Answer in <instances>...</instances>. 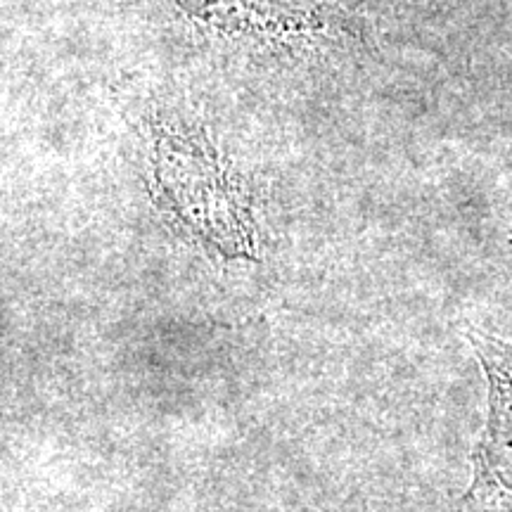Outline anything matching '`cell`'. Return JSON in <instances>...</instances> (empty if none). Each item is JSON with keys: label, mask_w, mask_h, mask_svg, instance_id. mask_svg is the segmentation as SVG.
Masks as SVG:
<instances>
[{"label": "cell", "mask_w": 512, "mask_h": 512, "mask_svg": "<svg viewBox=\"0 0 512 512\" xmlns=\"http://www.w3.org/2000/svg\"><path fill=\"white\" fill-rule=\"evenodd\" d=\"M150 192L159 209L221 259H259L247 192L200 124H152Z\"/></svg>", "instance_id": "cell-1"}, {"label": "cell", "mask_w": 512, "mask_h": 512, "mask_svg": "<svg viewBox=\"0 0 512 512\" xmlns=\"http://www.w3.org/2000/svg\"><path fill=\"white\" fill-rule=\"evenodd\" d=\"M204 36L264 48H299L335 36L339 12L304 0H169Z\"/></svg>", "instance_id": "cell-2"}, {"label": "cell", "mask_w": 512, "mask_h": 512, "mask_svg": "<svg viewBox=\"0 0 512 512\" xmlns=\"http://www.w3.org/2000/svg\"><path fill=\"white\" fill-rule=\"evenodd\" d=\"M467 337L482 363L489 394L467 501L512 512V342L479 330H467Z\"/></svg>", "instance_id": "cell-3"}]
</instances>
